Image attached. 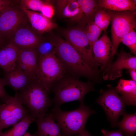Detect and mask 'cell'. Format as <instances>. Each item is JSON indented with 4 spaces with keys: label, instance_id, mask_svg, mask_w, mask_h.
<instances>
[{
    "label": "cell",
    "instance_id": "obj_1",
    "mask_svg": "<svg viewBox=\"0 0 136 136\" xmlns=\"http://www.w3.org/2000/svg\"><path fill=\"white\" fill-rule=\"evenodd\" d=\"M52 38L55 45V54L68 73L76 78L80 76L95 78V70L83 59L69 43L58 36Z\"/></svg>",
    "mask_w": 136,
    "mask_h": 136
},
{
    "label": "cell",
    "instance_id": "obj_2",
    "mask_svg": "<svg viewBox=\"0 0 136 136\" xmlns=\"http://www.w3.org/2000/svg\"><path fill=\"white\" fill-rule=\"evenodd\" d=\"M70 75L66 74L51 88V91L54 94L52 102L54 107H60L63 103L75 100L84 104L85 96L94 90L91 82H82Z\"/></svg>",
    "mask_w": 136,
    "mask_h": 136
},
{
    "label": "cell",
    "instance_id": "obj_3",
    "mask_svg": "<svg viewBox=\"0 0 136 136\" xmlns=\"http://www.w3.org/2000/svg\"><path fill=\"white\" fill-rule=\"evenodd\" d=\"M95 113L83 104L77 109L70 111H63L60 107H54L50 114L59 126L62 136H74L85 129L88 118Z\"/></svg>",
    "mask_w": 136,
    "mask_h": 136
},
{
    "label": "cell",
    "instance_id": "obj_4",
    "mask_svg": "<svg viewBox=\"0 0 136 136\" xmlns=\"http://www.w3.org/2000/svg\"><path fill=\"white\" fill-rule=\"evenodd\" d=\"M49 94L36 77L31 79L18 95L22 104L36 120L44 117L52 104Z\"/></svg>",
    "mask_w": 136,
    "mask_h": 136
},
{
    "label": "cell",
    "instance_id": "obj_5",
    "mask_svg": "<svg viewBox=\"0 0 136 136\" xmlns=\"http://www.w3.org/2000/svg\"><path fill=\"white\" fill-rule=\"evenodd\" d=\"M67 73L55 53L38 60L36 77L49 93L53 85Z\"/></svg>",
    "mask_w": 136,
    "mask_h": 136
},
{
    "label": "cell",
    "instance_id": "obj_6",
    "mask_svg": "<svg viewBox=\"0 0 136 136\" xmlns=\"http://www.w3.org/2000/svg\"><path fill=\"white\" fill-rule=\"evenodd\" d=\"M105 10L111 17L112 43L115 54L123 37L132 30L136 29V11Z\"/></svg>",
    "mask_w": 136,
    "mask_h": 136
},
{
    "label": "cell",
    "instance_id": "obj_7",
    "mask_svg": "<svg viewBox=\"0 0 136 136\" xmlns=\"http://www.w3.org/2000/svg\"><path fill=\"white\" fill-rule=\"evenodd\" d=\"M28 21L20 6L15 4L7 7L0 14V38L7 42L16 31Z\"/></svg>",
    "mask_w": 136,
    "mask_h": 136
},
{
    "label": "cell",
    "instance_id": "obj_8",
    "mask_svg": "<svg viewBox=\"0 0 136 136\" xmlns=\"http://www.w3.org/2000/svg\"><path fill=\"white\" fill-rule=\"evenodd\" d=\"M5 102L0 105V132L5 128L15 125L28 114L17 92Z\"/></svg>",
    "mask_w": 136,
    "mask_h": 136
},
{
    "label": "cell",
    "instance_id": "obj_9",
    "mask_svg": "<svg viewBox=\"0 0 136 136\" xmlns=\"http://www.w3.org/2000/svg\"><path fill=\"white\" fill-rule=\"evenodd\" d=\"M61 32L65 40L75 48L83 59L95 69L92 47L82 28L79 27L68 28L63 30Z\"/></svg>",
    "mask_w": 136,
    "mask_h": 136
},
{
    "label": "cell",
    "instance_id": "obj_10",
    "mask_svg": "<svg viewBox=\"0 0 136 136\" xmlns=\"http://www.w3.org/2000/svg\"><path fill=\"white\" fill-rule=\"evenodd\" d=\"M96 102L104 110L112 126H116L119 118L124 113L125 105L122 98L111 89L103 93Z\"/></svg>",
    "mask_w": 136,
    "mask_h": 136
},
{
    "label": "cell",
    "instance_id": "obj_11",
    "mask_svg": "<svg viewBox=\"0 0 136 136\" xmlns=\"http://www.w3.org/2000/svg\"><path fill=\"white\" fill-rule=\"evenodd\" d=\"M29 23L18 28L8 42L12 43L19 49H35L44 38L33 29Z\"/></svg>",
    "mask_w": 136,
    "mask_h": 136
},
{
    "label": "cell",
    "instance_id": "obj_12",
    "mask_svg": "<svg viewBox=\"0 0 136 136\" xmlns=\"http://www.w3.org/2000/svg\"><path fill=\"white\" fill-rule=\"evenodd\" d=\"M93 61L96 67L105 68L111 57L114 55L112 42L106 34H104L93 44Z\"/></svg>",
    "mask_w": 136,
    "mask_h": 136
},
{
    "label": "cell",
    "instance_id": "obj_13",
    "mask_svg": "<svg viewBox=\"0 0 136 136\" xmlns=\"http://www.w3.org/2000/svg\"><path fill=\"white\" fill-rule=\"evenodd\" d=\"M38 65V57L35 49H19L16 66L32 78L36 77Z\"/></svg>",
    "mask_w": 136,
    "mask_h": 136
},
{
    "label": "cell",
    "instance_id": "obj_14",
    "mask_svg": "<svg viewBox=\"0 0 136 136\" xmlns=\"http://www.w3.org/2000/svg\"><path fill=\"white\" fill-rule=\"evenodd\" d=\"M125 69H136V57L124 51L121 52L116 60L111 65L107 74L110 80L121 77Z\"/></svg>",
    "mask_w": 136,
    "mask_h": 136
},
{
    "label": "cell",
    "instance_id": "obj_15",
    "mask_svg": "<svg viewBox=\"0 0 136 136\" xmlns=\"http://www.w3.org/2000/svg\"><path fill=\"white\" fill-rule=\"evenodd\" d=\"M20 7L26 15L32 28L39 33L41 34L56 27L55 23L41 13Z\"/></svg>",
    "mask_w": 136,
    "mask_h": 136
},
{
    "label": "cell",
    "instance_id": "obj_16",
    "mask_svg": "<svg viewBox=\"0 0 136 136\" xmlns=\"http://www.w3.org/2000/svg\"><path fill=\"white\" fill-rule=\"evenodd\" d=\"M56 5L57 12L59 15L70 18L72 22L79 24L82 14L81 7L77 0H58Z\"/></svg>",
    "mask_w": 136,
    "mask_h": 136
},
{
    "label": "cell",
    "instance_id": "obj_17",
    "mask_svg": "<svg viewBox=\"0 0 136 136\" xmlns=\"http://www.w3.org/2000/svg\"><path fill=\"white\" fill-rule=\"evenodd\" d=\"M19 50L9 42L0 49V67L6 73L15 69Z\"/></svg>",
    "mask_w": 136,
    "mask_h": 136
},
{
    "label": "cell",
    "instance_id": "obj_18",
    "mask_svg": "<svg viewBox=\"0 0 136 136\" xmlns=\"http://www.w3.org/2000/svg\"><path fill=\"white\" fill-rule=\"evenodd\" d=\"M6 73L2 79L4 85L10 86L16 91L23 89L32 79L22 70L16 66L12 71Z\"/></svg>",
    "mask_w": 136,
    "mask_h": 136
},
{
    "label": "cell",
    "instance_id": "obj_19",
    "mask_svg": "<svg viewBox=\"0 0 136 136\" xmlns=\"http://www.w3.org/2000/svg\"><path fill=\"white\" fill-rule=\"evenodd\" d=\"M115 90L122 95L125 105L136 106V82L120 79Z\"/></svg>",
    "mask_w": 136,
    "mask_h": 136
},
{
    "label": "cell",
    "instance_id": "obj_20",
    "mask_svg": "<svg viewBox=\"0 0 136 136\" xmlns=\"http://www.w3.org/2000/svg\"><path fill=\"white\" fill-rule=\"evenodd\" d=\"M38 126L37 135L41 136H62L60 128L49 113L36 120Z\"/></svg>",
    "mask_w": 136,
    "mask_h": 136
},
{
    "label": "cell",
    "instance_id": "obj_21",
    "mask_svg": "<svg viewBox=\"0 0 136 136\" xmlns=\"http://www.w3.org/2000/svg\"><path fill=\"white\" fill-rule=\"evenodd\" d=\"M98 8L116 11H133L136 9V0H99Z\"/></svg>",
    "mask_w": 136,
    "mask_h": 136
},
{
    "label": "cell",
    "instance_id": "obj_22",
    "mask_svg": "<svg viewBox=\"0 0 136 136\" xmlns=\"http://www.w3.org/2000/svg\"><path fill=\"white\" fill-rule=\"evenodd\" d=\"M81 9L82 16L79 24L82 28L89 22L94 21L96 13L99 9L97 1L77 0Z\"/></svg>",
    "mask_w": 136,
    "mask_h": 136
},
{
    "label": "cell",
    "instance_id": "obj_23",
    "mask_svg": "<svg viewBox=\"0 0 136 136\" xmlns=\"http://www.w3.org/2000/svg\"><path fill=\"white\" fill-rule=\"evenodd\" d=\"M36 120L32 115L28 114L9 130L4 132H0V136H23L31 123Z\"/></svg>",
    "mask_w": 136,
    "mask_h": 136
},
{
    "label": "cell",
    "instance_id": "obj_24",
    "mask_svg": "<svg viewBox=\"0 0 136 136\" xmlns=\"http://www.w3.org/2000/svg\"><path fill=\"white\" fill-rule=\"evenodd\" d=\"M123 118L118 122V127L125 136H133L136 132V113L129 114L124 112Z\"/></svg>",
    "mask_w": 136,
    "mask_h": 136
},
{
    "label": "cell",
    "instance_id": "obj_25",
    "mask_svg": "<svg viewBox=\"0 0 136 136\" xmlns=\"http://www.w3.org/2000/svg\"><path fill=\"white\" fill-rule=\"evenodd\" d=\"M81 28L92 48L93 44L98 39L102 31L95 23L94 21L89 22Z\"/></svg>",
    "mask_w": 136,
    "mask_h": 136
},
{
    "label": "cell",
    "instance_id": "obj_26",
    "mask_svg": "<svg viewBox=\"0 0 136 136\" xmlns=\"http://www.w3.org/2000/svg\"><path fill=\"white\" fill-rule=\"evenodd\" d=\"M38 57V60L42 57L55 53V47L51 37L48 39H45L35 49Z\"/></svg>",
    "mask_w": 136,
    "mask_h": 136
},
{
    "label": "cell",
    "instance_id": "obj_27",
    "mask_svg": "<svg viewBox=\"0 0 136 136\" xmlns=\"http://www.w3.org/2000/svg\"><path fill=\"white\" fill-rule=\"evenodd\" d=\"M111 21V17L106 10L99 8L94 17L95 23L102 31H105Z\"/></svg>",
    "mask_w": 136,
    "mask_h": 136
},
{
    "label": "cell",
    "instance_id": "obj_28",
    "mask_svg": "<svg viewBox=\"0 0 136 136\" xmlns=\"http://www.w3.org/2000/svg\"><path fill=\"white\" fill-rule=\"evenodd\" d=\"M133 29L125 35L122 39L121 42L130 49L132 53L136 54V32Z\"/></svg>",
    "mask_w": 136,
    "mask_h": 136
},
{
    "label": "cell",
    "instance_id": "obj_29",
    "mask_svg": "<svg viewBox=\"0 0 136 136\" xmlns=\"http://www.w3.org/2000/svg\"><path fill=\"white\" fill-rule=\"evenodd\" d=\"M45 1L40 0H21L20 2V6L21 7L33 11L41 12Z\"/></svg>",
    "mask_w": 136,
    "mask_h": 136
},
{
    "label": "cell",
    "instance_id": "obj_30",
    "mask_svg": "<svg viewBox=\"0 0 136 136\" xmlns=\"http://www.w3.org/2000/svg\"><path fill=\"white\" fill-rule=\"evenodd\" d=\"M41 13L46 17L51 19L54 15V7L50 1H46L41 12Z\"/></svg>",
    "mask_w": 136,
    "mask_h": 136
},
{
    "label": "cell",
    "instance_id": "obj_31",
    "mask_svg": "<svg viewBox=\"0 0 136 136\" xmlns=\"http://www.w3.org/2000/svg\"><path fill=\"white\" fill-rule=\"evenodd\" d=\"M101 131L102 136H124L123 132L120 130L109 131L103 129L101 130Z\"/></svg>",
    "mask_w": 136,
    "mask_h": 136
},
{
    "label": "cell",
    "instance_id": "obj_32",
    "mask_svg": "<svg viewBox=\"0 0 136 136\" xmlns=\"http://www.w3.org/2000/svg\"><path fill=\"white\" fill-rule=\"evenodd\" d=\"M15 1L10 0H0V14L6 8L15 4L16 3L14 2Z\"/></svg>",
    "mask_w": 136,
    "mask_h": 136
},
{
    "label": "cell",
    "instance_id": "obj_33",
    "mask_svg": "<svg viewBox=\"0 0 136 136\" xmlns=\"http://www.w3.org/2000/svg\"><path fill=\"white\" fill-rule=\"evenodd\" d=\"M4 86L2 79L0 78V98L3 99L5 101L10 96L6 93L4 88Z\"/></svg>",
    "mask_w": 136,
    "mask_h": 136
},
{
    "label": "cell",
    "instance_id": "obj_34",
    "mask_svg": "<svg viewBox=\"0 0 136 136\" xmlns=\"http://www.w3.org/2000/svg\"><path fill=\"white\" fill-rule=\"evenodd\" d=\"M135 69H128V71L132 80L136 82V71Z\"/></svg>",
    "mask_w": 136,
    "mask_h": 136
},
{
    "label": "cell",
    "instance_id": "obj_35",
    "mask_svg": "<svg viewBox=\"0 0 136 136\" xmlns=\"http://www.w3.org/2000/svg\"><path fill=\"white\" fill-rule=\"evenodd\" d=\"M74 136H92L85 129Z\"/></svg>",
    "mask_w": 136,
    "mask_h": 136
},
{
    "label": "cell",
    "instance_id": "obj_36",
    "mask_svg": "<svg viewBox=\"0 0 136 136\" xmlns=\"http://www.w3.org/2000/svg\"><path fill=\"white\" fill-rule=\"evenodd\" d=\"M4 41L0 38V49L3 47L5 44H4Z\"/></svg>",
    "mask_w": 136,
    "mask_h": 136
},
{
    "label": "cell",
    "instance_id": "obj_37",
    "mask_svg": "<svg viewBox=\"0 0 136 136\" xmlns=\"http://www.w3.org/2000/svg\"><path fill=\"white\" fill-rule=\"evenodd\" d=\"M23 136H34L32 135L28 132H26Z\"/></svg>",
    "mask_w": 136,
    "mask_h": 136
},
{
    "label": "cell",
    "instance_id": "obj_38",
    "mask_svg": "<svg viewBox=\"0 0 136 136\" xmlns=\"http://www.w3.org/2000/svg\"><path fill=\"white\" fill-rule=\"evenodd\" d=\"M37 136H40V135H37Z\"/></svg>",
    "mask_w": 136,
    "mask_h": 136
},
{
    "label": "cell",
    "instance_id": "obj_39",
    "mask_svg": "<svg viewBox=\"0 0 136 136\" xmlns=\"http://www.w3.org/2000/svg\"></svg>",
    "mask_w": 136,
    "mask_h": 136
}]
</instances>
